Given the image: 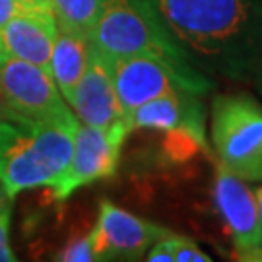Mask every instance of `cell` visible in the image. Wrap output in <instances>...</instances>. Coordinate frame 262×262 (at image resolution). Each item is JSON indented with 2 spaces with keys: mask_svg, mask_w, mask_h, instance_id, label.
Returning <instances> with one entry per match:
<instances>
[{
  "mask_svg": "<svg viewBox=\"0 0 262 262\" xmlns=\"http://www.w3.org/2000/svg\"><path fill=\"white\" fill-rule=\"evenodd\" d=\"M200 72L251 80L262 55V0H151Z\"/></svg>",
  "mask_w": 262,
  "mask_h": 262,
  "instance_id": "6da1fadb",
  "label": "cell"
},
{
  "mask_svg": "<svg viewBox=\"0 0 262 262\" xmlns=\"http://www.w3.org/2000/svg\"><path fill=\"white\" fill-rule=\"evenodd\" d=\"M80 121H0V183L12 200L51 187L70 161Z\"/></svg>",
  "mask_w": 262,
  "mask_h": 262,
  "instance_id": "7a4b0ae2",
  "label": "cell"
},
{
  "mask_svg": "<svg viewBox=\"0 0 262 262\" xmlns=\"http://www.w3.org/2000/svg\"><path fill=\"white\" fill-rule=\"evenodd\" d=\"M88 39L107 58L150 55L192 66L169 35L151 0H107Z\"/></svg>",
  "mask_w": 262,
  "mask_h": 262,
  "instance_id": "3957f363",
  "label": "cell"
},
{
  "mask_svg": "<svg viewBox=\"0 0 262 262\" xmlns=\"http://www.w3.org/2000/svg\"><path fill=\"white\" fill-rule=\"evenodd\" d=\"M210 132L222 167L247 183L262 181V105L253 95H215Z\"/></svg>",
  "mask_w": 262,
  "mask_h": 262,
  "instance_id": "277c9868",
  "label": "cell"
},
{
  "mask_svg": "<svg viewBox=\"0 0 262 262\" xmlns=\"http://www.w3.org/2000/svg\"><path fill=\"white\" fill-rule=\"evenodd\" d=\"M109 64L117 97L126 119L134 109L161 95L181 92L204 95L212 88V80L204 72L159 56H121L109 58Z\"/></svg>",
  "mask_w": 262,
  "mask_h": 262,
  "instance_id": "5b68a950",
  "label": "cell"
},
{
  "mask_svg": "<svg viewBox=\"0 0 262 262\" xmlns=\"http://www.w3.org/2000/svg\"><path fill=\"white\" fill-rule=\"evenodd\" d=\"M132 132L128 121L113 128L101 130L88 124H78L74 134V148L66 169L49 188L55 202H64L76 190L90 187L97 181L111 179L117 173L124 142Z\"/></svg>",
  "mask_w": 262,
  "mask_h": 262,
  "instance_id": "8992f818",
  "label": "cell"
},
{
  "mask_svg": "<svg viewBox=\"0 0 262 262\" xmlns=\"http://www.w3.org/2000/svg\"><path fill=\"white\" fill-rule=\"evenodd\" d=\"M0 95L19 122L78 119L47 68L12 56H0Z\"/></svg>",
  "mask_w": 262,
  "mask_h": 262,
  "instance_id": "52a82bcc",
  "label": "cell"
},
{
  "mask_svg": "<svg viewBox=\"0 0 262 262\" xmlns=\"http://www.w3.org/2000/svg\"><path fill=\"white\" fill-rule=\"evenodd\" d=\"M132 130H158L167 134L173 146L206 148V109L202 95L192 92L161 95L128 115Z\"/></svg>",
  "mask_w": 262,
  "mask_h": 262,
  "instance_id": "ba28073f",
  "label": "cell"
},
{
  "mask_svg": "<svg viewBox=\"0 0 262 262\" xmlns=\"http://www.w3.org/2000/svg\"><path fill=\"white\" fill-rule=\"evenodd\" d=\"M217 212L233 239V256L243 262H262V220L256 192L247 181L217 163L214 181Z\"/></svg>",
  "mask_w": 262,
  "mask_h": 262,
  "instance_id": "9c48e42d",
  "label": "cell"
},
{
  "mask_svg": "<svg viewBox=\"0 0 262 262\" xmlns=\"http://www.w3.org/2000/svg\"><path fill=\"white\" fill-rule=\"evenodd\" d=\"M169 233L167 227L146 222L111 200H101L90 237L95 260H140L151 245Z\"/></svg>",
  "mask_w": 262,
  "mask_h": 262,
  "instance_id": "30bf717a",
  "label": "cell"
},
{
  "mask_svg": "<svg viewBox=\"0 0 262 262\" xmlns=\"http://www.w3.org/2000/svg\"><path fill=\"white\" fill-rule=\"evenodd\" d=\"M68 105L72 107V111L82 124L95 126L101 130L128 121L117 97L109 58L92 47V43H90V56L84 74L76 84Z\"/></svg>",
  "mask_w": 262,
  "mask_h": 262,
  "instance_id": "8fae6325",
  "label": "cell"
},
{
  "mask_svg": "<svg viewBox=\"0 0 262 262\" xmlns=\"http://www.w3.org/2000/svg\"><path fill=\"white\" fill-rule=\"evenodd\" d=\"M56 29L58 24L51 8H24L0 28V55L49 70Z\"/></svg>",
  "mask_w": 262,
  "mask_h": 262,
  "instance_id": "7c38bea8",
  "label": "cell"
},
{
  "mask_svg": "<svg viewBox=\"0 0 262 262\" xmlns=\"http://www.w3.org/2000/svg\"><path fill=\"white\" fill-rule=\"evenodd\" d=\"M88 56H90L88 35L76 29L58 26L55 45L51 51V60H49V72L66 101H70L76 84L84 74Z\"/></svg>",
  "mask_w": 262,
  "mask_h": 262,
  "instance_id": "4fadbf2b",
  "label": "cell"
},
{
  "mask_svg": "<svg viewBox=\"0 0 262 262\" xmlns=\"http://www.w3.org/2000/svg\"><path fill=\"white\" fill-rule=\"evenodd\" d=\"M105 2L107 0H51V8L58 26L90 35Z\"/></svg>",
  "mask_w": 262,
  "mask_h": 262,
  "instance_id": "5bb4252c",
  "label": "cell"
},
{
  "mask_svg": "<svg viewBox=\"0 0 262 262\" xmlns=\"http://www.w3.org/2000/svg\"><path fill=\"white\" fill-rule=\"evenodd\" d=\"M55 258L62 262H94L95 253H94V245H92L90 233L68 241V245H66L62 251H58V254H56Z\"/></svg>",
  "mask_w": 262,
  "mask_h": 262,
  "instance_id": "9a60e30c",
  "label": "cell"
},
{
  "mask_svg": "<svg viewBox=\"0 0 262 262\" xmlns=\"http://www.w3.org/2000/svg\"><path fill=\"white\" fill-rule=\"evenodd\" d=\"M173 241V262H210L212 258L208 256L192 239L175 235L171 237Z\"/></svg>",
  "mask_w": 262,
  "mask_h": 262,
  "instance_id": "2e32d148",
  "label": "cell"
},
{
  "mask_svg": "<svg viewBox=\"0 0 262 262\" xmlns=\"http://www.w3.org/2000/svg\"><path fill=\"white\" fill-rule=\"evenodd\" d=\"M171 237H173V231L165 235V237L158 239L148 249L144 258L150 262H173V241H171Z\"/></svg>",
  "mask_w": 262,
  "mask_h": 262,
  "instance_id": "e0dca14e",
  "label": "cell"
},
{
  "mask_svg": "<svg viewBox=\"0 0 262 262\" xmlns=\"http://www.w3.org/2000/svg\"><path fill=\"white\" fill-rule=\"evenodd\" d=\"M18 256L10 247V208L0 212V262H14Z\"/></svg>",
  "mask_w": 262,
  "mask_h": 262,
  "instance_id": "ac0fdd59",
  "label": "cell"
},
{
  "mask_svg": "<svg viewBox=\"0 0 262 262\" xmlns=\"http://www.w3.org/2000/svg\"><path fill=\"white\" fill-rule=\"evenodd\" d=\"M24 8H29V6H26L21 0H0V28Z\"/></svg>",
  "mask_w": 262,
  "mask_h": 262,
  "instance_id": "d6986e66",
  "label": "cell"
},
{
  "mask_svg": "<svg viewBox=\"0 0 262 262\" xmlns=\"http://www.w3.org/2000/svg\"><path fill=\"white\" fill-rule=\"evenodd\" d=\"M0 121H16L19 122V119L16 117V113L8 107V103L4 101V97L0 95Z\"/></svg>",
  "mask_w": 262,
  "mask_h": 262,
  "instance_id": "ffe728a7",
  "label": "cell"
},
{
  "mask_svg": "<svg viewBox=\"0 0 262 262\" xmlns=\"http://www.w3.org/2000/svg\"><path fill=\"white\" fill-rule=\"evenodd\" d=\"M21 2L29 8H51V0H21Z\"/></svg>",
  "mask_w": 262,
  "mask_h": 262,
  "instance_id": "44dd1931",
  "label": "cell"
},
{
  "mask_svg": "<svg viewBox=\"0 0 262 262\" xmlns=\"http://www.w3.org/2000/svg\"><path fill=\"white\" fill-rule=\"evenodd\" d=\"M10 202H12V198L6 194V190L2 187V183H0V212H4V210H8L10 208Z\"/></svg>",
  "mask_w": 262,
  "mask_h": 262,
  "instance_id": "7402d4cb",
  "label": "cell"
},
{
  "mask_svg": "<svg viewBox=\"0 0 262 262\" xmlns=\"http://www.w3.org/2000/svg\"><path fill=\"white\" fill-rule=\"evenodd\" d=\"M254 80H256V84H258V90L262 92V55H260V62H258V68H256V72H254Z\"/></svg>",
  "mask_w": 262,
  "mask_h": 262,
  "instance_id": "603a6c76",
  "label": "cell"
},
{
  "mask_svg": "<svg viewBox=\"0 0 262 262\" xmlns=\"http://www.w3.org/2000/svg\"><path fill=\"white\" fill-rule=\"evenodd\" d=\"M256 192V200H258V210H260V220H262V187L254 190Z\"/></svg>",
  "mask_w": 262,
  "mask_h": 262,
  "instance_id": "cb8c5ba5",
  "label": "cell"
},
{
  "mask_svg": "<svg viewBox=\"0 0 262 262\" xmlns=\"http://www.w3.org/2000/svg\"><path fill=\"white\" fill-rule=\"evenodd\" d=\"M0 56H2V55H0Z\"/></svg>",
  "mask_w": 262,
  "mask_h": 262,
  "instance_id": "d4e9b609",
  "label": "cell"
}]
</instances>
